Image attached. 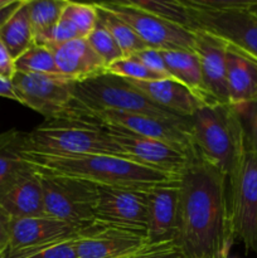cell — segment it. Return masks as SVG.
I'll list each match as a JSON object with an SVG mask.
<instances>
[{
    "label": "cell",
    "instance_id": "obj_1",
    "mask_svg": "<svg viewBox=\"0 0 257 258\" xmlns=\"http://www.w3.org/2000/svg\"><path fill=\"white\" fill-rule=\"evenodd\" d=\"M178 186L174 243L185 258H228L236 239L226 175L196 150Z\"/></svg>",
    "mask_w": 257,
    "mask_h": 258
},
{
    "label": "cell",
    "instance_id": "obj_2",
    "mask_svg": "<svg viewBox=\"0 0 257 258\" xmlns=\"http://www.w3.org/2000/svg\"><path fill=\"white\" fill-rule=\"evenodd\" d=\"M20 154L37 173L81 179L96 185L151 189L179 178L113 155H52L30 151H20Z\"/></svg>",
    "mask_w": 257,
    "mask_h": 258
},
{
    "label": "cell",
    "instance_id": "obj_3",
    "mask_svg": "<svg viewBox=\"0 0 257 258\" xmlns=\"http://www.w3.org/2000/svg\"><path fill=\"white\" fill-rule=\"evenodd\" d=\"M188 120L196 150L226 175L229 204L246 151L238 112L232 105L214 103L199 108Z\"/></svg>",
    "mask_w": 257,
    "mask_h": 258
},
{
    "label": "cell",
    "instance_id": "obj_4",
    "mask_svg": "<svg viewBox=\"0 0 257 258\" xmlns=\"http://www.w3.org/2000/svg\"><path fill=\"white\" fill-rule=\"evenodd\" d=\"M22 151L52 155L103 154L123 158L103 123L83 118L45 120L29 133L22 134Z\"/></svg>",
    "mask_w": 257,
    "mask_h": 258
},
{
    "label": "cell",
    "instance_id": "obj_5",
    "mask_svg": "<svg viewBox=\"0 0 257 258\" xmlns=\"http://www.w3.org/2000/svg\"><path fill=\"white\" fill-rule=\"evenodd\" d=\"M12 82L19 103L44 116L45 120H93L91 111L76 98V82L70 78L63 76L15 72Z\"/></svg>",
    "mask_w": 257,
    "mask_h": 258
},
{
    "label": "cell",
    "instance_id": "obj_6",
    "mask_svg": "<svg viewBox=\"0 0 257 258\" xmlns=\"http://www.w3.org/2000/svg\"><path fill=\"white\" fill-rule=\"evenodd\" d=\"M75 96L77 101L91 111V113L95 111H116L170 121L186 120L159 107L127 83L125 78L117 77L108 72L76 82Z\"/></svg>",
    "mask_w": 257,
    "mask_h": 258
},
{
    "label": "cell",
    "instance_id": "obj_7",
    "mask_svg": "<svg viewBox=\"0 0 257 258\" xmlns=\"http://www.w3.org/2000/svg\"><path fill=\"white\" fill-rule=\"evenodd\" d=\"M45 216L80 229L95 224L97 185L81 179L40 174Z\"/></svg>",
    "mask_w": 257,
    "mask_h": 258
},
{
    "label": "cell",
    "instance_id": "obj_8",
    "mask_svg": "<svg viewBox=\"0 0 257 258\" xmlns=\"http://www.w3.org/2000/svg\"><path fill=\"white\" fill-rule=\"evenodd\" d=\"M97 7L122 20L150 48L159 50H191L196 47V32L138 9L127 2L95 3Z\"/></svg>",
    "mask_w": 257,
    "mask_h": 258
},
{
    "label": "cell",
    "instance_id": "obj_9",
    "mask_svg": "<svg viewBox=\"0 0 257 258\" xmlns=\"http://www.w3.org/2000/svg\"><path fill=\"white\" fill-rule=\"evenodd\" d=\"M150 189L97 185L95 223L139 232L146 236Z\"/></svg>",
    "mask_w": 257,
    "mask_h": 258
},
{
    "label": "cell",
    "instance_id": "obj_10",
    "mask_svg": "<svg viewBox=\"0 0 257 258\" xmlns=\"http://www.w3.org/2000/svg\"><path fill=\"white\" fill-rule=\"evenodd\" d=\"M186 8L193 20V30H203L214 35L229 47L257 60V18L249 14L247 9L213 12L188 5Z\"/></svg>",
    "mask_w": 257,
    "mask_h": 258
},
{
    "label": "cell",
    "instance_id": "obj_11",
    "mask_svg": "<svg viewBox=\"0 0 257 258\" xmlns=\"http://www.w3.org/2000/svg\"><path fill=\"white\" fill-rule=\"evenodd\" d=\"M234 239L257 257V153L246 148L236 188L229 198Z\"/></svg>",
    "mask_w": 257,
    "mask_h": 258
},
{
    "label": "cell",
    "instance_id": "obj_12",
    "mask_svg": "<svg viewBox=\"0 0 257 258\" xmlns=\"http://www.w3.org/2000/svg\"><path fill=\"white\" fill-rule=\"evenodd\" d=\"M106 126L110 138L121 149L123 158L136 164L179 176L188 165L190 155L155 139L136 135L122 128Z\"/></svg>",
    "mask_w": 257,
    "mask_h": 258
},
{
    "label": "cell",
    "instance_id": "obj_13",
    "mask_svg": "<svg viewBox=\"0 0 257 258\" xmlns=\"http://www.w3.org/2000/svg\"><path fill=\"white\" fill-rule=\"evenodd\" d=\"M93 120L107 126L122 128L136 135L155 139L174 146L186 154L196 151L190 138L189 120L170 121L138 113L116 112V111H95Z\"/></svg>",
    "mask_w": 257,
    "mask_h": 258
},
{
    "label": "cell",
    "instance_id": "obj_14",
    "mask_svg": "<svg viewBox=\"0 0 257 258\" xmlns=\"http://www.w3.org/2000/svg\"><path fill=\"white\" fill-rule=\"evenodd\" d=\"M146 246L144 233L96 223L76 238L78 258H130Z\"/></svg>",
    "mask_w": 257,
    "mask_h": 258
},
{
    "label": "cell",
    "instance_id": "obj_15",
    "mask_svg": "<svg viewBox=\"0 0 257 258\" xmlns=\"http://www.w3.org/2000/svg\"><path fill=\"white\" fill-rule=\"evenodd\" d=\"M82 231L49 216L13 219L10 243L7 252L28 251L57 242L76 239Z\"/></svg>",
    "mask_w": 257,
    "mask_h": 258
},
{
    "label": "cell",
    "instance_id": "obj_16",
    "mask_svg": "<svg viewBox=\"0 0 257 258\" xmlns=\"http://www.w3.org/2000/svg\"><path fill=\"white\" fill-rule=\"evenodd\" d=\"M196 32L194 52L198 55L204 87L212 103L231 105L227 87V44L203 30Z\"/></svg>",
    "mask_w": 257,
    "mask_h": 258
},
{
    "label": "cell",
    "instance_id": "obj_17",
    "mask_svg": "<svg viewBox=\"0 0 257 258\" xmlns=\"http://www.w3.org/2000/svg\"><path fill=\"white\" fill-rule=\"evenodd\" d=\"M178 180L154 186L149 190L146 239L148 244L174 242L176 233V212L179 197Z\"/></svg>",
    "mask_w": 257,
    "mask_h": 258
},
{
    "label": "cell",
    "instance_id": "obj_18",
    "mask_svg": "<svg viewBox=\"0 0 257 258\" xmlns=\"http://www.w3.org/2000/svg\"><path fill=\"white\" fill-rule=\"evenodd\" d=\"M126 81L159 107L183 118H189L199 108L207 105L193 91L174 78H163L158 81Z\"/></svg>",
    "mask_w": 257,
    "mask_h": 258
},
{
    "label": "cell",
    "instance_id": "obj_19",
    "mask_svg": "<svg viewBox=\"0 0 257 258\" xmlns=\"http://www.w3.org/2000/svg\"><path fill=\"white\" fill-rule=\"evenodd\" d=\"M0 206L13 219L45 216L39 174L28 165L0 196Z\"/></svg>",
    "mask_w": 257,
    "mask_h": 258
},
{
    "label": "cell",
    "instance_id": "obj_20",
    "mask_svg": "<svg viewBox=\"0 0 257 258\" xmlns=\"http://www.w3.org/2000/svg\"><path fill=\"white\" fill-rule=\"evenodd\" d=\"M50 49L59 75L75 82L107 73V67L93 52L86 38H77Z\"/></svg>",
    "mask_w": 257,
    "mask_h": 258
},
{
    "label": "cell",
    "instance_id": "obj_21",
    "mask_svg": "<svg viewBox=\"0 0 257 258\" xmlns=\"http://www.w3.org/2000/svg\"><path fill=\"white\" fill-rule=\"evenodd\" d=\"M227 87L233 107L257 100V60L227 45Z\"/></svg>",
    "mask_w": 257,
    "mask_h": 258
},
{
    "label": "cell",
    "instance_id": "obj_22",
    "mask_svg": "<svg viewBox=\"0 0 257 258\" xmlns=\"http://www.w3.org/2000/svg\"><path fill=\"white\" fill-rule=\"evenodd\" d=\"M160 52L171 78L186 86L207 105H214L204 87L201 64L196 52L191 50H160Z\"/></svg>",
    "mask_w": 257,
    "mask_h": 258
},
{
    "label": "cell",
    "instance_id": "obj_23",
    "mask_svg": "<svg viewBox=\"0 0 257 258\" xmlns=\"http://www.w3.org/2000/svg\"><path fill=\"white\" fill-rule=\"evenodd\" d=\"M0 40L9 50L14 60L34 45L28 0H24L19 9L0 28Z\"/></svg>",
    "mask_w": 257,
    "mask_h": 258
},
{
    "label": "cell",
    "instance_id": "obj_24",
    "mask_svg": "<svg viewBox=\"0 0 257 258\" xmlns=\"http://www.w3.org/2000/svg\"><path fill=\"white\" fill-rule=\"evenodd\" d=\"M67 0H28L29 19L34 44L48 47L50 35L57 25Z\"/></svg>",
    "mask_w": 257,
    "mask_h": 258
},
{
    "label": "cell",
    "instance_id": "obj_25",
    "mask_svg": "<svg viewBox=\"0 0 257 258\" xmlns=\"http://www.w3.org/2000/svg\"><path fill=\"white\" fill-rule=\"evenodd\" d=\"M22 134L15 128L0 134V196L28 166L20 154Z\"/></svg>",
    "mask_w": 257,
    "mask_h": 258
},
{
    "label": "cell",
    "instance_id": "obj_26",
    "mask_svg": "<svg viewBox=\"0 0 257 258\" xmlns=\"http://www.w3.org/2000/svg\"><path fill=\"white\" fill-rule=\"evenodd\" d=\"M128 4L171 24L194 29L190 13L183 0H126Z\"/></svg>",
    "mask_w": 257,
    "mask_h": 258
},
{
    "label": "cell",
    "instance_id": "obj_27",
    "mask_svg": "<svg viewBox=\"0 0 257 258\" xmlns=\"http://www.w3.org/2000/svg\"><path fill=\"white\" fill-rule=\"evenodd\" d=\"M95 7L97 8L98 22L102 23L103 27L111 33L115 42L120 47L121 52L123 53V57H130V55L136 54V53L149 48V45L126 23L117 19L107 10L97 7L96 4Z\"/></svg>",
    "mask_w": 257,
    "mask_h": 258
},
{
    "label": "cell",
    "instance_id": "obj_28",
    "mask_svg": "<svg viewBox=\"0 0 257 258\" xmlns=\"http://www.w3.org/2000/svg\"><path fill=\"white\" fill-rule=\"evenodd\" d=\"M17 72L32 73V75L60 76L54 60L52 49L45 45L34 44L15 59Z\"/></svg>",
    "mask_w": 257,
    "mask_h": 258
},
{
    "label": "cell",
    "instance_id": "obj_29",
    "mask_svg": "<svg viewBox=\"0 0 257 258\" xmlns=\"http://www.w3.org/2000/svg\"><path fill=\"white\" fill-rule=\"evenodd\" d=\"M86 39H87L88 44L92 48L93 52L101 58V60L105 63V66L107 68L113 62H116V60L123 57V53L121 52L120 47L115 42L111 33L98 20L96 27L93 28V30L90 33V35Z\"/></svg>",
    "mask_w": 257,
    "mask_h": 258
},
{
    "label": "cell",
    "instance_id": "obj_30",
    "mask_svg": "<svg viewBox=\"0 0 257 258\" xmlns=\"http://www.w3.org/2000/svg\"><path fill=\"white\" fill-rule=\"evenodd\" d=\"M63 15L68 18L75 24L80 33L81 38H87L98 20L97 8L95 4L68 2L63 9Z\"/></svg>",
    "mask_w": 257,
    "mask_h": 258
},
{
    "label": "cell",
    "instance_id": "obj_31",
    "mask_svg": "<svg viewBox=\"0 0 257 258\" xmlns=\"http://www.w3.org/2000/svg\"><path fill=\"white\" fill-rule=\"evenodd\" d=\"M107 72L117 77L133 81H158L163 80V76L149 70L145 64L140 62L136 57H122L113 62L107 68Z\"/></svg>",
    "mask_w": 257,
    "mask_h": 258
},
{
    "label": "cell",
    "instance_id": "obj_32",
    "mask_svg": "<svg viewBox=\"0 0 257 258\" xmlns=\"http://www.w3.org/2000/svg\"><path fill=\"white\" fill-rule=\"evenodd\" d=\"M7 258H78L76 251V239L57 242L48 246L20 252H5Z\"/></svg>",
    "mask_w": 257,
    "mask_h": 258
},
{
    "label": "cell",
    "instance_id": "obj_33",
    "mask_svg": "<svg viewBox=\"0 0 257 258\" xmlns=\"http://www.w3.org/2000/svg\"><path fill=\"white\" fill-rule=\"evenodd\" d=\"M236 110L243 127L246 148L257 153V100L236 107Z\"/></svg>",
    "mask_w": 257,
    "mask_h": 258
},
{
    "label": "cell",
    "instance_id": "obj_34",
    "mask_svg": "<svg viewBox=\"0 0 257 258\" xmlns=\"http://www.w3.org/2000/svg\"><path fill=\"white\" fill-rule=\"evenodd\" d=\"M134 57L138 58L143 64H145L146 67L150 71H153V72L158 73V75L163 76V77L165 78H171L165 67V63H164L161 52L159 49L149 47L146 48V49L134 54Z\"/></svg>",
    "mask_w": 257,
    "mask_h": 258
},
{
    "label": "cell",
    "instance_id": "obj_35",
    "mask_svg": "<svg viewBox=\"0 0 257 258\" xmlns=\"http://www.w3.org/2000/svg\"><path fill=\"white\" fill-rule=\"evenodd\" d=\"M130 258H185L181 253L180 249L176 247L174 242L164 244H155V246H148L139 252L135 256Z\"/></svg>",
    "mask_w": 257,
    "mask_h": 258
},
{
    "label": "cell",
    "instance_id": "obj_36",
    "mask_svg": "<svg viewBox=\"0 0 257 258\" xmlns=\"http://www.w3.org/2000/svg\"><path fill=\"white\" fill-rule=\"evenodd\" d=\"M13 218L0 206V253H5L9 248L10 233H12Z\"/></svg>",
    "mask_w": 257,
    "mask_h": 258
},
{
    "label": "cell",
    "instance_id": "obj_37",
    "mask_svg": "<svg viewBox=\"0 0 257 258\" xmlns=\"http://www.w3.org/2000/svg\"><path fill=\"white\" fill-rule=\"evenodd\" d=\"M15 60L7 49L4 44L0 40V77L12 80L13 76L15 75Z\"/></svg>",
    "mask_w": 257,
    "mask_h": 258
},
{
    "label": "cell",
    "instance_id": "obj_38",
    "mask_svg": "<svg viewBox=\"0 0 257 258\" xmlns=\"http://www.w3.org/2000/svg\"><path fill=\"white\" fill-rule=\"evenodd\" d=\"M24 0H7L3 5H0V28L9 20V18L17 12L23 4Z\"/></svg>",
    "mask_w": 257,
    "mask_h": 258
},
{
    "label": "cell",
    "instance_id": "obj_39",
    "mask_svg": "<svg viewBox=\"0 0 257 258\" xmlns=\"http://www.w3.org/2000/svg\"><path fill=\"white\" fill-rule=\"evenodd\" d=\"M0 97L9 98V100L19 102V98H18L17 93H15L12 80H7V78L0 77Z\"/></svg>",
    "mask_w": 257,
    "mask_h": 258
},
{
    "label": "cell",
    "instance_id": "obj_40",
    "mask_svg": "<svg viewBox=\"0 0 257 258\" xmlns=\"http://www.w3.org/2000/svg\"><path fill=\"white\" fill-rule=\"evenodd\" d=\"M247 12L249 14L253 15L254 18H257V0H249L248 7H247Z\"/></svg>",
    "mask_w": 257,
    "mask_h": 258
},
{
    "label": "cell",
    "instance_id": "obj_41",
    "mask_svg": "<svg viewBox=\"0 0 257 258\" xmlns=\"http://www.w3.org/2000/svg\"><path fill=\"white\" fill-rule=\"evenodd\" d=\"M0 258H7V254H5V253H0Z\"/></svg>",
    "mask_w": 257,
    "mask_h": 258
},
{
    "label": "cell",
    "instance_id": "obj_42",
    "mask_svg": "<svg viewBox=\"0 0 257 258\" xmlns=\"http://www.w3.org/2000/svg\"><path fill=\"white\" fill-rule=\"evenodd\" d=\"M5 2H7V0H0V5H3V4H4Z\"/></svg>",
    "mask_w": 257,
    "mask_h": 258
},
{
    "label": "cell",
    "instance_id": "obj_43",
    "mask_svg": "<svg viewBox=\"0 0 257 258\" xmlns=\"http://www.w3.org/2000/svg\"><path fill=\"white\" fill-rule=\"evenodd\" d=\"M228 258H229V257H228Z\"/></svg>",
    "mask_w": 257,
    "mask_h": 258
}]
</instances>
